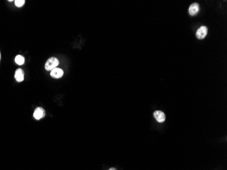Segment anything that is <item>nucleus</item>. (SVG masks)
Returning <instances> with one entry per match:
<instances>
[{"label":"nucleus","instance_id":"7ed1b4c3","mask_svg":"<svg viewBox=\"0 0 227 170\" xmlns=\"http://www.w3.org/2000/svg\"><path fill=\"white\" fill-rule=\"evenodd\" d=\"M200 10V7H199V4L198 3H193L190 6L189 9V13L191 16H195L198 14V13Z\"/></svg>","mask_w":227,"mask_h":170},{"label":"nucleus","instance_id":"20e7f679","mask_svg":"<svg viewBox=\"0 0 227 170\" xmlns=\"http://www.w3.org/2000/svg\"><path fill=\"white\" fill-rule=\"evenodd\" d=\"M45 116V110L44 108L42 107H38L35 109L34 112V117L36 120H40L41 118L44 117Z\"/></svg>","mask_w":227,"mask_h":170},{"label":"nucleus","instance_id":"39448f33","mask_svg":"<svg viewBox=\"0 0 227 170\" xmlns=\"http://www.w3.org/2000/svg\"><path fill=\"white\" fill-rule=\"evenodd\" d=\"M154 116L159 123H163L165 120V114L163 112L160 110H156L154 112Z\"/></svg>","mask_w":227,"mask_h":170},{"label":"nucleus","instance_id":"423d86ee","mask_svg":"<svg viewBox=\"0 0 227 170\" xmlns=\"http://www.w3.org/2000/svg\"><path fill=\"white\" fill-rule=\"evenodd\" d=\"M50 76L54 78H60L63 76V71L60 68H54L51 70Z\"/></svg>","mask_w":227,"mask_h":170},{"label":"nucleus","instance_id":"6e6552de","mask_svg":"<svg viewBox=\"0 0 227 170\" xmlns=\"http://www.w3.org/2000/svg\"><path fill=\"white\" fill-rule=\"evenodd\" d=\"M15 62L16 63V64L21 65H23L24 62H25V59L24 57L21 55H17L15 58Z\"/></svg>","mask_w":227,"mask_h":170},{"label":"nucleus","instance_id":"9b49d317","mask_svg":"<svg viewBox=\"0 0 227 170\" xmlns=\"http://www.w3.org/2000/svg\"><path fill=\"white\" fill-rule=\"evenodd\" d=\"M0 59H1V54H0Z\"/></svg>","mask_w":227,"mask_h":170},{"label":"nucleus","instance_id":"9d476101","mask_svg":"<svg viewBox=\"0 0 227 170\" xmlns=\"http://www.w3.org/2000/svg\"><path fill=\"white\" fill-rule=\"evenodd\" d=\"M109 170H117V169L116 168H110Z\"/></svg>","mask_w":227,"mask_h":170},{"label":"nucleus","instance_id":"f257e3e1","mask_svg":"<svg viewBox=\"0 0 227 170\" xmlns=\"http://www.w3.org/2000/svg\"><path fill=\"white\" fill-rule=\"evenodd\" d=\"M59 61L56 57H51V58L48 59L47 61L45 64V69L47 71L53 70L54 68H57V67L59 65Z\"/></svg>","mask_w":227,"mask_h":170},{"label":"nucleus","instance_id":"1a4fd4ad","mask_svg":"<svg viewBox=\"0 0 227 170\" xmlns=\"http://www.w3.org/2000/svg\"><path fill=\"white\" fill-rule=\"evenodd\" d=\"M25 2V0H16V1H15V5H16L17 7H21L24 5Z\"/></svg>","mask_w":227,"mask_h":170},{"label":"nucleus","instance_id":"0eeeda50","mask_svg":"<svg viewBox=\"0 0 227 170\" xmlns=\"http://www.w3.org/2000/svg\"><path fill=\"white\" fill-rule=\"evenodd\" d=\"M15 79L17 82H22L24 80V72L21 69H18L15 72Z\"/></svg>","mask_w":227,"mask_h":170},{"label":"nucleus","instance_id":"f03ea898","mask_svg":"<svg viewBox=\"0 0 227 170\" xmlns=\"http://www.w3.org/2000/svg\"><path fill=\"white\" fill-rule=\"evenodd\" d=\"M207 34V28L205 26H202L199 28L196 33V38L199 39H202L206 37Z\"/></svg>","mask_w":227,"mask_h":170}]
</instances>
